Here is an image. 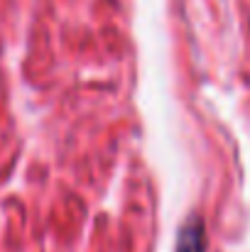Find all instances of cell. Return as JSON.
Segmentation results:
<instances>
[{
  "instance_id": "1",
  "label": "cell",
  "mask_w": 250,
  "mask_h": 252,
  "mask_svg": "<svg viewBox=\"0 0 250 252\" xmlns=\"http://www.w3.org/2000/svg\"><path fill=\"white\" fill-rule=\"evenodd\" d=\"M177 252H206V233H204L201 218L191 216V218L179 228Z\"/></svg>"
}]
</instances>
